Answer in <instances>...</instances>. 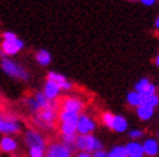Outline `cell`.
Here are the masks:
<instances>
[{
    "label": "cell",
    "mask_w": 159,
    "mask_h": 157,
    "mask_svg": "<svg viewBox=\"0 0 159 157\" xmlns=\"http://www.w3.org/2000/svg\"><path fill=\"white\" fill-rule=\"evenodd\" d=\"M155 90H157L155 85H153L149 81V78H146V77L141 78V80H139L134 84V91L140 93L141 95H144V97L153 95V94H155Z\"/></svg>",
    "instance_id": "10"
},
{
    "label": "cell",
    "mask_w": 159,
    "mask_h": 157,
    "mask_svg": "<svg viewBox=\"0 0 159 157\" xmlns=\"http://www.w3.org/2000/svg\"><path fill=\"white\" fill-rule=\"evenodd\" d=\"M30 157H44L45 156V148L44 147H33L29 150Z\"/></svg>",
    "instance_id": "27"
},
{
    "label": "cell",
    "mask_w": 159,
    "mask_h": 157,
    "mask_svg": "<svg viewBox=\"0 0 159 157\" xmlns=\"http://www.w3.org/2000/svg\"><path fill=\"white\" fill-rule=\"evenodd\" d=\"M155 63H157V66L159 67V54L157 56V58H155Z\"/></svg>",
    "instance_id": "35"
},
{
    "label": "cell",
    "mask_w": 159,
    "mask_h": 157,
    "mask_svg": "<svg viewBox=\"0 0 159 157\" xmlns=\"http://www.w3.org/2000/svg\"><path fill=\"white\" fill-rule=\"evenodd\" d=\"M79 116L80 115L61 109L58 112V120H60V122H74V124H76L79 120Z\"/></svg>",
    "instance_id": "19"
},
{
    "label": "cell",
    "mask_w": 159,
    "mask_h": 157,
    "mask_svg": "<svg viewBox=\"0 0 159 157\" xmlns=\"http://www.w3.org/2000/svg\"><path fill=\"white\" fill-rule=\"evenodd\" d=\"M35 59L40 66H48L51 63V61H52V57H51V53L48 50L42 49V50H39L36 53Z\"/></svg>",
    "instance_id": "20"
},
{
    "label": "cell",
    "mask_w": 159,
    "mask_h": 157,
    "mask_svg": "<svg viewBox=\"0 0 159 157\" xmlns=\"http://www.w3.org/2000/svg\"><path fill=\"white\" fill-rule=\"evenodd\" d=\"M136 112H137L139 119L146 121V120H149V119H152V116H153V113H154V108L149 107V106H146V104H141V106H139V107L136 108Z\"/></svg>",
    "instance_id": "18"
},
{
    "label": "cell",
    "mask_w": 159,
    "mask_h": 157,
    "mask_svg": "<svg viewBox=\"0 0 159 157\" xmlns=\"http://www.w3.org/2000/svg\"><path fill=\"white\" fill-rule=\"evenodd\" d=\"M96 129V122L88 115H80L76 122V134L78 135H88L92 134Z\"/></svg>",
    "instance_id": "5"
},
{
    "label": "cell",
    "mask_w": 159,
    "mask_h": 157,
    "mask_svg": "<svg viewBox=\"0 0 159 157\" xmlns=\"http://www.w3.org/2000/svg\"><path fill=\"white\" fill-rule=\"evenodd\" d=\"M45 157H51V156H45Z\"/></svg>",
    "instance_id": "37"
},
{
    "label": "cell",
    "mask_w": 159,
    "mask_h": 157,
    "mask_svg": "<svg viewBox=\"0 0 159 157\" xmlns=\"http://www.w3.org/2000/svg\"><path fill=\"white\" fill-rule=\"evenodd\" d=\"M93 157H107V152H105L104 150H100V151H96L92 153Z\"/></svg>",
    "instance_id": "31"
},
{
    "label": "cell",
    "mask_w": 159,
    "mask_h": 157,
    "mask_svg": "<svg viewBox=\"0 0 159 157\" xmlns=\"http://www.w3.org/2000/svg\"><path fill=\"white\" fill-rule=\"evenodd\" d=\"M75 157H93L92 153H87V152H79L78 155H75Z\"/></svg>",
    "instance_id": "33"
},
{
    "label": "cell",
    "mask_w": 159,
    "mask_h": 157,
    "mask_svg": "<svg viewBox=\"0 0 159 157\" xmlns=\"http://www.w3.org/2000/svg\"><path fill=\"white\" fill-rule=\"evenodd\" d=\"M127 102H128V104L132 106V107H139L141 104H144V95H141L140 93L137 91H129L128 95H127Z\"/></svg>",
    "instance_id": "17"
},
{
    "label": "cell",
    "mask_w": 159,
    "mask_h": 157,
    "mask_svg": "<svg viewBox=\"0 0 159 157\" xmlns=\"http://www.w3.org/2000/svg\"><path fill=\"white\" fill-rule=\"evenodd\" d=\"M47 80H51V81H53L54 84H57V85L60 86L61 90L69 91V90L73 89V84H71L70 81H67V78L63 76L62 74L51 71V72H48V77H47Z\"/></svg>",
    "instance_id": "11"
},
{
    "label": "cell",
    "mask_w": 159,
    "mask_h": 157,
    "mask_svg": "<svg viewBox=\"0 0 159 157\" xmlns=\"http://www.w3.org/2000/svg\"><path fill=\"white\" fill-rule=\"evenodd\" d=\"M14 39H17V35L12 31H5L3 34V40H14Z\"/></svg>",
    "instance_id": "29"
},
{
    "label": "cell",
    "mask_w": 159,
    "mask_h": 157,
    "mask_svg": "<svg viewBox=\"0 0 159 157\" xmlns=\"http://www.w3.org/2000/svg\"><path fill=\"white\" fill-rule=\"evenodd\" d=\"M61 93V89L57 84H54L51 80H47L44 84V88H43V94L47 97L48 100H53V99H57L58 95Z\"/></svg>",
    "instance_id": "12"
},
{
    "label": "cell",
    "mask_w": 159,
    "mask_h": 157,
    "mask_svg": "<svg viewBox=\"0 0 159 157\" xmlns=\"http://www.w3.org/2000/svg\"><path fill=\"white\" fill-rule=\"evenodd\" d=\"M140 2L144 4V5H146V6H150V5H153L157 0H140Z\"/></svg>",
    "instance_id": "32"
},
{
    "label": "cell",
    "mask_w": 159,
    "mask_h": 157,
    "mask_svg": "<svg viewBox=\"0 0 159 157\" xmlns=\"http://www.w3.org/2000/svg\"><path fill=\"white\" fill-rule=\"evenodd\" d=\"M0 68L3 70V72L8 76H11L16 80H20V81H29L30 75L27 72V70L18 65L17 62L12 61L11 58H3L2 62H0Z\"/></svg>",
    "instance_id": "1"
},
{
    "label": "cell",
    "mask_w": 159,
    "mask_h": 157,
    "mask_svg": "<svg viewBox=\"0 0 159 157\" xmlns=\"http://www.w3.org/2000/svg\"><path fill=\"white\" fill-rule=\"evenodd\" d=\"M76 137H78V134H62L61 135V143L65 146L71 153L76 151Z\"/></svg>",
    "instance_id": "16"
},
{
    "label": "cell",
    "mask_w": 159,
    "mask_h": 157,
    "mask_svg": "<svg viewBox=\"0 0 159 157\" xmlns=\"http://www.w3.org/2000/svg\"><path fill=\"white\" fill-rule=\"evenodd\" d=\"M23 41L21 39H14V40H3V43L0 44V50H2L7 57L9 56H14V54H17L20 50L23 49Z\"/></svg>",
    "instance_id": "6"
},
{
    "label": "cell",
    "mask_w": 159,
    "mask_h": 157,
    "mask_svg": "<svg viewBox=\"0 0 159 157\" xmlns=\"http://www.w3.org/2000/svg\"><path fill=\"white\" fill-rule=\"evenodd\" d=\"M34 98H35V100L38 102L39 107H40L42 109L48 107V102H49V100L47 99V97L43 94V91H36V93H35V95H34Z\"/></svg>",
    "instance_id": "25"
},
{
    "label": "cell",
    "mask_w": 159,
    "mask_h": 157,
    "mask_svg": "<svg viewBox=\"0 0 159 157\" xmlns=\"http://www.w3.org/2000/svg\"><path fill=\"white\" fill-rule=\"evenodd\" d=\"M57 119H58V111H54V109L47 107L40 109L36 113V116L34 117V124L42 129H52L54 128Z\"/></svg>",
    "instance_id": "2"
},
{
    "label": "cell",
    "mask_w": 159,
    "mask_h": 157,
    "mask_svg": "<svg viewBox=\"0 0 159 157\" xmlns=\"http://www.w3.org/2000/svg\"><path fill=\"white\" fill-rule=\"evenodd\" d=\"M158 137H159V135H158Z\"/></svg>",
    "instance_id": "39"
},
{
    "label": "cell",
    "mask_w": 159,
    "mask_h": 157,
    "mask_svg": "<svg viewBox=\"0 0 159 157\" xmlns=\"http://www.w3.org/2000/svg\"><path fill=\"white\" fill-rule=\"evenodd\" d=\"M142 134H144V133H142V130H137V129H133V130L129 131V137L133 138V139L142 137Z\"/></svg>",
    "instance_id": "30"
},
{
    "label": "cell",
    "mask_w": 159,
    "mask_h": 157,
    "mask_svg": "<svg viewBox=\"0 0 159 157\" xmlns=\"http://www.w3.org/2000/svg\"><path fill=\"white\" fill-rule=\"evenodd\" d=\"M142 151H144L145 155L153 157V156H155V155L158 153V151H159V144H158L157 140L153 139V138L146 139L145 142H144V144H142Z\"/></svg>",
    "instance_id": "15"
},
{
    "label": "cell",
    "mask_w": 159,
    "mask_h": 157,
    "mask_svg": "<svg viewBox=\"0 0 159 157\" xmlns=\"http://www.w3.org/2000/svg\"><path fill=\"white\" fill-rule=\"evenodd\" d=\"M18 144L16 142V139L12 138L11 135H4L0 139V151L7 152V153H12L14 151H17Z\"/></svg>",
    "instance_id": "13"
},
{
    "label": "cell",
    "mask_w": 159,
    "mask_h": 157,
    "mask_svg": "<svg viewBox=\"0 0 159 157\" xmlns=\"http://www.w3.org/2000/svg\"><path fill=\"white\" fill-rule=\"evenodd\" d=\"M107 157H128V152L124 146H115L107 153Z\"/></svg>",
    "instance_id": "23"
},
{
    "label": "cell",
    "mask_w": 159,
    "mask_h": 157,
    "mask_svg": "<svg viewBox=\"0 0 159 157\" xmlns=\"http://www.w3.org/2000/svg\"><path fill=\"white\" fill-rule=\"evenodd\" d=\"M110 129L116 133H124L128 129V121H127L125 117H123L122 115H114V120H113V124H111Z\"/></svg>",
    "instance_id": "14"
},
{
    "label": "cell",
    "mask_w": 159,
    "mask_h": 157,
    "mask_svg": "<svg viewBox=\"0 0 159 157\" xmlns=\"http://www.w3.org/2000/svg\"><path fill=\"white\" fill-rule=\"evenodd\" d=\"M21 131V125L16 117L0 115V134L14 135Z\"/></svg>",
    "instance_id": "4"
},
{
    "label": "cell",
    "mask_w": 159,
    "mask_h": 157,
    "mask_svg": "<svg viewBox=\"0 0 159 157\" xmlns=\"http://www.w3.org/2000/svg\"><path fill=\"white\" fill-rule=\"evenodd\" d=\"M155 28H158V30H159V17L155 19Z\"/></svg>",
    "instance_id": "34"
},
{
    "label": "cell",
    "mask_w": 159,
    "mask_h": 157,
    "mask_svg": "<svg viewBox=\"0 0 159 157\" xmlns=\"http://www.w3.org/2000/svg\"><path fill=\"white\" fill-rule=\"evenodd\" d=\"M25 143L30 147H44L45 148V139L39 131L30 129L25 133Z\"/></svg>",
    "instance_id": "8"
},
{
    "label": "cell",
    "mask_w": 159,
    "mask_h": 157,
    "mask_svg": "<svg viewBox=\"0 0 159 157\" xmlns=\"http://www.w3.org/2000/svg\"><path fill=\"white\" fill-rule=\"evenodd\" d=\"M76 150H79L80 152L93 153L96 151L102 150V143L92 134L78 135L76 137Z\"/></svg>",
    "instance_id": "3"
},
{
    "label": "cell",
    "mask_w": 159,
    "mask_h": 157,
    "mask_svg": "<svg viewBox=\"0 0 159 157\" xmlns=\"http://www.w3.org/2000/svg\"><path fill=\"white\" fill-rule=\"evenodd\" d=\"M125 150L128 152V156L132 155H144V151H142V144L137 143V142H131L125 146Z\"/></svg>",
    "instance_id": "21"
},
{
    "label": "cell",
    "mask_w": 159,
    "mask_h": 157,
    "mask_svg": "<svg viewBox=\"0 0 159 157\" xmlns=\"http://www.w3.org/2000/svg\"><path fill=\"white\" fill-rule=\"evenodd\" d=\"M25 104H26L27 109H29L31 113H38V112L42 109L40 107H39L38 102L35 100L34 97H29V98H26V99H25Z\"/></svg>",
    "instance_id": "24"
},
{
    "label": "cell",
    "mask_w": 159,
    "mask_h": 157,
    "mask_svg": "<svg viewBox=\"0 0 159 157\" xmlns=\"http://www.w3.org/2000/svg\"><path fill=\"white\" fill-rule=\"evenodd\" d=\"M61 109H63V111H69V112H74V113H78L80 115V112L83 111V102L76 98V97H66L65 99L61 100Z\"/></svg>",
    "instance_id": "7"
},
{
    "label": "cell",
    "mask_w": 159,
    "mask_h": 157,
    "mask_svg": "<svg viewBox=\"0 0 159 157\" xmlns=\"http://www.w3.org/2000/svg\"><path fill=\"white\" fill-rule=\"evenodd\" d=\"M144 104L152 107V108H155L158 104H159V97L157 94H153V95H148V97H144Z\"/></svg>",
    "instance_id": "26"
},
{
    "label": "cell",
    "mask_w": 159,
    "mask_h": 157,
    "mask_svg": "<svg viewBox=\"0 0 159 157\" xmlns=\"http://www.w3.org/2000/svg\"><path fill=\"white\" fill-rule=\"evenodd\" d=\"M61 134H76V124L74 122H60Z\"/></svg>",
    "instance_id": "22"
},
{
    "label": "cell",
    "mask_w": 159,
    "mask_h": 157,
    "mask_svg": "<svg viewBox=\"0 0 159 157\" xmlns=\"http://www.w3.org/2000/svg\"><path fill=\"white\" fill-rule=\"evenodd\" d=\"M101 120H102V124L105 125L107 128H111V124H113V120H114V113L111 112H104L101 115Z\"/></svg>",
    "instance_id": "28"
},
{
    "label": "cell",
    "mask_w": 159,
    "mask_h": 157,
    "mask_svg": "<svg viewBox=\"0 0 159 157\" xmlns=\"http://www.w3.org/2000/svg\"><path fill=\"white\" fill-rule=\"evenodd\" d=\"M131 2H134V0H131Z\"/></svg>",
    "instance_id": "38"
},
{
    "label": "cell",
    "mask_w": 159,
    "mask_h": 157,
    "mask_svg": "<svg viewBox=\"0 0 159 157\" xmlns=\"http://www.w3.org/2000/svg\"><path fill=\"white\" fill-rule=\"evenodd\" d=\"M47 156H51V157H71L73 153H71L61 142H56V143H51L48 146V148H47Z\"/></svg>",
    "instance_id": "9"
},
{
    "label": "cell",
    "mask_w": 159,
    "mask_h": 157,
    "mask_svg": "<svg viewBox=\"0 0 159 157\" xmlns=\"http://www.w3.org/2000/svg\"><path fill=\"white\" fill-rule=\"evenodd\" d=\"M128 157H144V155H132V156H128Z\"/></svg>",
    "instance_id": "36"
}]
</instances>
